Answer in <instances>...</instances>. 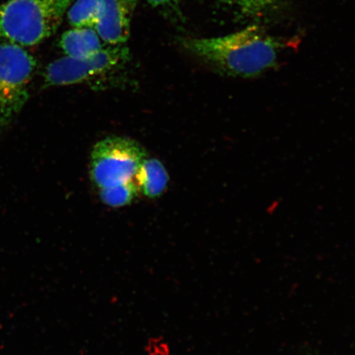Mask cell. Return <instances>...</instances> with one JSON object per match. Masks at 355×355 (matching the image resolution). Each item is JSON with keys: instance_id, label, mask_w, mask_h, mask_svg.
<instances>
[{"instance_id": "6da1fadb", "label": "cell", "mask_w": 355, "mask_h": 355, "mask_svg": "<svg viewBox=\"0 0 355 355\" xmlns=\"http://www.w3.org/2000/svg\"><path fill=\"white\" fill-rule=\"evenodd\" d=\"M186 51L228 76L255 78L277 65L282 44L257 25L216 37H184Z\"/></svg>"}, {"instance_id": "7a4b0ae2", "label": "cell", "mask_w": 355, "mask_h": 355, "mask_svg": "<svg viewBox=\"0 0 355 355\" xmlns=\"http://www.w3.org/2000/svg\"><path fill=\"white\" fill-rule=\"evenodd\" d=\"M73 0H8L0 6V41L34 46L51 37Z\"/></svg>"}, {"instance_id": "3957f363", "label": "cell", "mask_w": 355, "mask_h": 355, "mask_svg": "<svg viewBox=\"0 0 355 355\" xmlns=\"http://www.w3.org/2000/svg\"><path fill=\"white\" fill-rule=\"evenodd\" d=\"M35 69L33 56L24 47L0 41V130L24 107Z\"/></svg>"}, {"instance_id": "277c9868", "label": "cell", "mask_w": 355, "mask_h": 355, "mask_svg": "<svg viewBox=\"0 0 355 355\" xmlns=\"http://www.w3.org/2000/svg\"><path fill=\"white\" fill-rule=\"evenodd\" d=\"M146 159L144 149L135 141L121 137L101 140L92 153L93 184L100 190L132 180Z\"/></svg>"}, {"instance_id": "5b68a950", "label": "cell", "mask_w": 355, "mask_h": 355, "mask_svg": "<svg viewBox=\"0 0 355 355\" xmlns=\"http://www.w3.org/2000/svg\"><path fill=\"white\" fill-rule=\"evenodd\" d=\"M130 59V51L123 44L102 48L86 57L65 55L48 65L44 82L47 86L73 85L117 69Z\"/></svg>"}, {"instance_id": "8992f818", "label": "cell", "mask_w": 355, "mask_h": 355, "mask_svg": "<svg viewBox=\"0 0 355 355\" xmlns=\"http://www.w3.org/2000/svg\"><path fill=\"white\" fill-rule=\"evenodd\" d=\"M137 3V0H101L94 28L102 42L110 46L128 42Z\"/></svg>"}, {"instance_id": "52a82bcc", "label": "cell", "mask_w": 355, "mask_h": 355, "mask_svg": "<svg viewBox=\"0 0 355 355\" xmlns=\"http://www.w3.org/2000/svg\"><path fill=\"white\" fill-rule=\"evenodd\" d=\"M60 46L67 56L86 57L95 54L103 47L94 28H73L62 35Z\"/></svg>"}, {"instance_id": "ba28073f", "label": "cell", "mask_w": 355, "mask_h": 355, "mask_svg": "<svg viewBox=\"0 0 355 355\" xmlns=\"http://www.w3.org/2000/svg\"><path fill=\"white\" fill-rule=\"evenodd\" d=\"M137 188L145 196L159 197L166 190L168 175L163 164L157 159H146L135 177Z\"/></svg>"}, {"instance_id": "9c48e42d", "label": "cell", "mask_w": 355, "mask_h": 355, "mask_svg": "<svg viewBox=\"0 0 355 355\" xmlns=\"http://www.w3.org/2000/svg\"><path fill=\"white\" fill-rule=\"evenodd\" d=\"M101 0H75L67 17L73 28H95L101 10Z\"/></svg>"}, {"instance_id": "30bf717a", "label": "cell", "mask_w": 355, "mask_h": 355, "mask_svg": "<svg viewBox=\"0 0 355 355\" xmlns=\"http://www.w3.org/2000/svg\"><path fill=\"white\" fill-rule=\"evenodd\" d=\"M100 198L106 205L121 207L130 204L139 193L135 179L112 187L100 189Z\"/></svg>"}, {"instance_id": "8fae6325", "label": "cell", "mask_w": 355, "mask_h": 355, "mask_svg": "<svg viewBox=\"0 0 355 355\" xmlns=\"http://www.w3.org/2000/svg\"><path fill=\"white\" fill-rule=\"evenodd\" d=\"M221 1L236 7L244 15L251 17L268 15L278 8V0H221Z\"/></svg>"}, {"instance_id": "7c38bea8", "label": "cell", "mask_w": 355, "mask_h": 355, "mask_svg": "<svg viewBox=\"0 0 355 355\" xmlns=\"http://www.w3.org/2000/svg\"><path fill=\"white\" fill-rule=\"evenodd\" d=\"M144 1L173 21L183 20L182 0H144Z\"/></svg>"}]
</instances>
